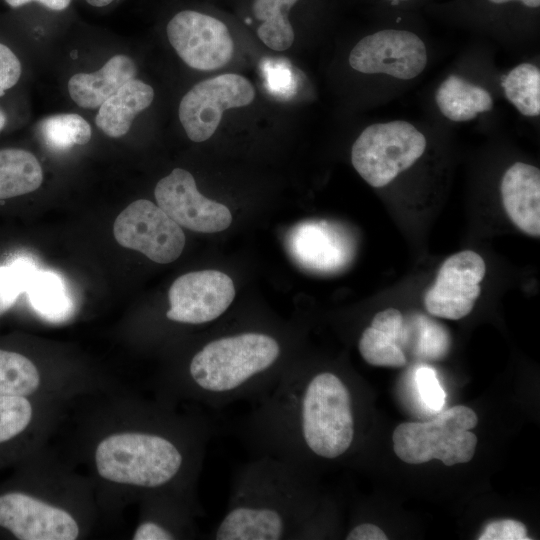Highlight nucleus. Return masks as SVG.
Segmentation results:
<instances>
[{"label":"nucleus","mask_w":540,"mask_h":540,"mask_svg":"<svg viewBox=\"0 0 540 540\" xmlns=\"http://www.w3.org/2000/svg\"><path fill=\"white\" fill-rule=\"evenodd\" d=\"M371 327L392 338L402 350L407 346V328L399 310L388 308L378 312L372 319Z\"/></svg>","instance_id":"7c9ffc66"},{"label":"nucleus","mask_w":540,"mask_h":540,"mask_svg":"<svg viewBox=\"0 0 540 540\" xmlns=\"http://www.w3.org/2000/svg\"><path fill=\"white\" fill-rule=\"evenodd\" d=\"M234 297V283L227 274L217 270L189 272L172 283L166 318L182 324H206L222 316Z\"/></svg>","instance_id":"9b49d317"},{"label":"nucleus","mask_w":540,"mask_h":540,"mask_svg":"<svg viewBox=\"0 0 540 540\" xmlns=\"http://www.w3.org/2000/svg\"><path fill=\"white\" fill-rule=\"evenodd\" d=\"M42 181V167L31 152L16 148L0 150V200L33 192Z\"/></svg>","instance_id":"aec40b11"},{"label":"nucleus","mask_w":540,"mask_h":540,"mask_svg":"<svg viewBox=\"0 0 540 540\" xmlns=\"http://www.w3.org/2000/svg\"><path fill=\"white\" fill-rule=\"evenodd\" d=\"M282 341L258 330L223 334L206 341L187 365V387L201 401L218 409L264 396L289 364Z\"/></svg>","instance_id":"7ed1b4c3"},{"label":"nucleus","mask_w":540,"mask_h":540,"mask_svg":"<svg viewBox=\"0 0 540 540\" xmlns=\"http://www.w3.org/2000/svg\"><path fill=\"white\" fill-rule=\"evenodd\" d=\"M33 309L51 322L67 320L74 312V303L59 275L52 271L31 270L25 291Z\"/></svg>","instance_id":"6ab92c4d"},{"label":"nucleus","mask_w":540,"mask_h":540,"mask_svg":"<svg viewBox=\"0 0 540 540\" xmlns=\"http://www.w3.org/2000/svg\"><path fill=\"white\" fill-rule=\"evenodd\" d=\"M21 63L14 52L0 43V97L20 79Z\"/></svg>","instance_id":"473e14b6"},{"label":"nucleus","mask_w":540,"mask_h":540,"mask_svg":"<svg viewBox=\"0 0 540 540\" xmlns=\"http://www.w3.org/2000/svg\"><path fill=\"white\" fill-rule=\"evenodd\" d=\"M315 490L310 473L269 456L235 470L213 540H296L313 536Z\"/></svg>","instance_id":"f03ea898"},{"label":"nucleus","mask_w":540,"mask_h":540,"mask_svg":"<svg viewBox=\"0 0 540 540\" xmlns=\"http://www.w3.org/2000/svg\"><path fill=\"white\" fill-rule=\"evenodd\" d=\"M252 404L231 431L254 456H269L309 472L314 461L344 457L355 442L353 391L334 371L289 365Z\"/></svg>","instance_id":"f257e3e1"},{"label":"nucleus","mask_w":540,"mask_h":540,"mask_svg":"<svg viewBox=\"0 0 540 540\" xmlns=\"http://www.w3.org/2000/svg\"><path fill=\"white\" fill-rule=\"evenodd\" d=\"M415 383L427 408L438 411L444 406L446 395L433 369L420 366L415 373Z\"/></svg>","instance_id":"c85d7f7f"},{"label":"nucleus","mask_w":540,"mask_h":540,"mask_svg":"<svg viewBox=\"0 0 540 540\" xmlns=\"http://www.w3.org/2000/svg\"><path fill=\"white\" fill-rule=\"evenodd\" d=\"M506 99L526 117L540 114V69L529 62L513 67L502 77Z\"/></svg>","instance_id":"412c9836"},{"label":"nucleus","mask_w":540,"mask_h":540,"mask_svg":"<svg viewBox=\"0 0 540 540\" xmlns=\"http://www.w3.org/2000/svg\"><path fill=\"white\" fill-rule=\"evenodd\" d=\"M201 459L184 453L175 439L156 432L113 434L102 440L95 453L99 474L110 481L155 489L173 483L191 464Z\"/></svg>","instance_id":"20e7f679"},{"label":"nucleus","mask_w":540,"mask_h":540,"mask_svg":"<svg viewBox=\"0 0 540 540\" xmlns=\"http://www.w3.org/2000/svg\"><path fill=\"white\" fill-rule=\"evenodd\" d=\"M290 9L298 0H277Z\"/></svg>","instance_id":"58836bf2"},{"label":"nucleus","mask_w":540,"mask_h":540,"mask_svg":"<svg viewBox=\"0 0 540 540\" xmlns=\"http://www.w3.org/2000/svg\"><path fill=\"white\" fill-rule=\"evenodd\" d=\"M153 98V88L133 78L100 106L96 125L109 137H121L129 131L135 116L150 106Z\"/></svg>","instance_id":"f3484780"},{"label":"nucleus","mask_w":540,"mask_h":540,"mask_svg":"<svg viewBox=\"0 0 540 540\" xmlns=\"http://www.w3.org/2000/svg\"><path fill=\"white\" fill-rule=\"evenodd\" d=\"M358 350L365 362L372 366L400 368L407 363L401 347L388 335L371 326L363 330Z\"/></svg>","instance_id":"393cba45"},{"label":"nucleus","mask_w":540,"mask_h":540,"mask_svg":"<svg viewBox=\"0 0 540 540\" xmlns=\"http://www.w3.org/2000/svg\"><path fill=\"white\" fill-rule=\"evenodd\" d=\"M44 143L53 150H66L74 145L87 144L92 137L89 123L74 113L57 114L39 123Z\"/></svg>","instance_id":"5701e85b"},{"label":"nucleus","mask_w":540,"mask_h":540,"mask_svg":"<svg viewBox=\"0 0 540 540\" xmlns=\"http://www.w3.org/2000/svg\"><path fill=\"white\" fill-rule=\"evenodd\" d=\"M40 384L36 366L22 354L0 349V396H28Z\"/></svg>","instance_id":"b1692460"},{"label":"nucleus","mask_w":540,"mask_h":540,"mask_svg":"<svg viewBox=\"0 0 540 540\" xmlns=\"http://www.w3.org/2000/svg\"><path fill=\"white\" fill-rule=\"evenodd\" d=\"M500 193L510 220L524 233L540 235V170L524 162H516L504 172Z\"/></svg>","instance_id":"2eb2a0df"},{"label":"nucleus","mask_w":540,"mask_h":540,"mask_svg":"<svg viewBox=\"0 0 540 540\" xmlns=\"http://www.w3.org/2000/svg\"><path fill=\"white\" fill-rule=\"evenodd\" d=\"M32 1H36L54 11H62L66 9L71 2V0H5V2L13 8L21 7Z\"/></svg>","instance_id":"c9c22d12"},{"label":"nucleus","mask_w":540,"mask_h":540,"mask_svg":"<svg viewBox=\"0 0 540 540\" xmlns=\"http://www.w3.org/2000/svg\"><path fill=\"white\" fill-rule=\"evenodd\" d=\"M157 205L177 224L201 233H215L232 222L230 210L221 203L203 196L192 174L176 168L156 184Z\"/></svg>","instance_id":"ddd939ff"},{"label":"nucleus","mask_w":540,"mask_h":540,"mask_svg":"<svg viewBox=\"0 0 540 540\" xmlns=\"http://www.w3.org/2000/svg\"><path fill=\"white\" fill-rule=\"evenodd\" d=\"M134 540H171L172 536L151 521H144L136 529Z\"/></svg>","instance_id":"f704fd0d"},{"label":"nucleus","mask_w":540,"mask_h":540,"mask_svg":"<svg viewBox=\"0 0 540 540\" xmlns=\"http://www.w3.org/2000/svg\"><path fill=\"white\" fill-rule=\"evenodd\" d=\"M347 540H387L388 537L381 528L372 523H360L349 530Z\"/></svg>","instance_id":"72a5a7b5"},{"label":"nucleus","mask_w":540,"mask_h":540,"mask_svg":"<svg viewBox=\"0 0 540 540\" xmlns=\"http://www.w3.org/2000/svg\"><path fill=\"white\" fill-rule=\"evenodd\" d=\"M135 74L136 66L133 60L118 54L110 58L98 71L73 75L68 81L69 95L78 106L94 109L133 79Z\"/></svg>","instance_id":"dca6fc26"},{"label":"nucleus","mask_w":540,"mask_h":540,"mask_svg":"<svg viewBox=\"0 0 540 540\" xmlns=\"http://www.w3.org/2000/svg\"><path fill=\"white\" fill-rule=\"evenodd\" d=\"M426 147L425 135L408 121L374 123L353 143L351 162L370 186L382 188L412 167Z\"/></svg>","instance_id":"423d86ee"},{"label":"nucleus","mask_w":540,"mask_h":540,"mask_svg":"<svg viewBox=\"0 0 540 540\" xmlns=\"http://www.w3.org/2000/svg\"><path fill=\"white\" fill-rule=\"evenodd\" d=\"M388 1L399 2V1H409V0H388Z\"/></svg>","instance_id":"a19ab883"},{"label":"nucleus","mask_w":540,"mask_h":540,"mask_svg":"<svg viewBox=\"0 0 540 540\" xmlns=\"http://www.w3.org/2000/svg\"><path fill=\"white\" fill-rule=\"evenodd\" d=\"M255 97L252 84L238 74H223L194 85L181 99L179 119L194 142L209 139L226 109L249 105Z\"/></svg>","instance_id":"1a4fd4ad"},{"label":"nucleus","mask_w":540,"mask_h":540,"mask_svg":"<svg viewBox=\"0 0 540 540\" xmlns=\"http://www.w3.org/2000/svg\"><path fill=\"white\" fill-rule=\"evenodd\" d=\"M31 417L32 407L24 396H0V443L22 432Z\"/></svg>","instance_id":"bb28decb"},{"label":"nucleus","mask_w":540,"mask_h":540,"mask_svg":"<svg viewBox=\"0 0 540 540\" xmlns=\"http://www.w3.org/2000/svg\"><path fill=\"white\" fill-rule=\"evenodd\" d=\"M113 234L121 246L160 264L175 261L186 241L181 226L146 199L132 202L117 216Z\"/></svg>","instance_id":"0eeeda50"},{"label":"nucleus","mask_w":540,"mask_h":540,"mask_svg":"<svg viewBox=\"0 0 540 540\" xmlns=\"http://www.w3.org/2000/svg\"><path fill=\"white\" fill-rule=\"evenodd\" d=\"M435 102L441 114L453 122L470 121L494 106L488 90L458 75H450L440 83Z\"/></svg>","instance_id":"a211bd4d"},{"label":"nucleus","mask_w":540,"mask_h":540,"mask_svg":"<svg viewBox=\"0 0 540 540\" xmlns=\"http://www.w3.org/2000/svg\"><path fill=\"white\" fill-rule=\"evenodd\" d=\"M0 526L20 540H74L79 533L68 512L19 492L0 496Z\"/></svg>","instance_id":"4468645a"},{"label":"nucleus","mask_w":540,"mask_h":540,"mask_svg":"<svg viewBox=\"0 0 540 540\" xmlns=\"http://www.w3.org/2000/svg\"><path fill=\"white\" fill-rule=\"evenodd\" d=\"M166 32L179 57L193 69L215 70L232 59L234 44L229 30L212 16L181 11L169 21Z\"/></svg>","instance_id":"9d476101"},{"label":"nucleus","mask_w":540,"mask_h":540,"mask_svg":"<svg viewBox=\"0 0 540 540\" xmlns=\"http://www.w3.org/2000/svg\"><path fill=\"white\" fill-rule=\"evenodd\" d=\"M494 4H504L511 1H519L523 5L529 8H538L540 6V0H488Z\"/></svg>","instance_id":"e433bc0d"},{"label":"nucleus","mask_w":540,"mask_h":540,"mask_svg":"<svg viewBox=\"0 0 540 540\" xmlns=\"http://www.w3.org/2000/svg\"><path fill=\"white\" fill-rule=\"evenodd\" d=\"M413 329L415 335L407 322V346L412 342V346L422 358L439 360L446 355L450 346V337L447 330L435 321L426 316H419L413 319Z\"/></svg>","instance_id":"a878e982"},{"label":"nucleus","mask_w":540,"mask_h":540,"mask_svg":"<svg viewBox=\"0 0 540 540\" xmlns=\"http://www.w3.org/2000/svg\"><path fill=\"white\" fill-rule=\"evenodd\" d=\"M486 273L483 258L472 250L448 257L424 296L427 311L440 318L459 320L467 316L478 299Z\"/></svg>","instance_id":"f8f14e48"},{"label":"nucleus","mask_w":540,"mask_h":540,"mask_svg":"<svg viewBox=\"0 0 540 540\" xmlns=\"http://www.w3.org/2000/svg\"><path fill=\"white\" fill-rule=\"evenodd\" d=\"M289 10L277 0H254V15L262 21L257 34L272 50L284 51L293 44L294 31L287 18Z\"/></svg>","instance_id":"4be33fe9"},{"label":"nucleus","mask_w":540,"mask_h":540,"mask_svg":"<svg viewBox=\"0 0 540 540\" xmlns=\"http://www.w3.org/2000/svg\"><path fill=\"white\" fill-rule=\"evenodd\" d=\"M6 123V115L3 110L0 109V131L4 128Z\"/></svg>","instance_id":"ea45409f"},{"label":"nucleus","mask_w":540,"mask_h":540,"mask_svg":"<svg viewBox=\"0 0 540 540\" xmlns=\"http://www.w3.org/2000/svg\"><path fill=\"white\" fill-rule=\"evenodd\" d=\"M427 62L423 40L411 31L400 29H384L367 35L349 54V64L355 71L402 81L418 77Z\"/></svg>","instance_id":"6e6552de"},{"label":"nucleus","mask_w":540,"mask_h":540,"mask_svg":"<svg viewBox=\"0 0 540 540\" xmlns=\"http://www.w3.org/2000/svg\"><path fill=\"white\" fill-rule=\"evenodd\" d=\"M311 231H306L311 236V242L305 240L306 242L312 243V246H304V251L311 254L310 259L312 264L317 262V267H327V262L329 266H333L339 257L335 256V253L339 254L340 250L335 247L336 241L332 239L327 232L323 231V228H309ZM340 255V254H339Z\"/></svg>","instance_id":"c756f323"},{"label":"nucleus","mask_w":540,"mask_h":540,"mask_svg":"<svg viewBox=\"0 0 540 540\" xmlns=\"http://www.w3.org/2000/svg\"><path fill=\"white\" fill-rule=\"evenodd\" d=\"M478 423L469 407L457 405L426 422L399 424L393 434V449L408 464L438 459L446 466L469 462L475 453L477 436L471 431Z\"/></svg>","instance_id":"39448f33"},{"label":"nucleus","mask_w":540,"mask_h":540,"mask_svg":"<svg viewBox=\"0 0 540 540\" xmlns=\"http://www.w3.org/2000/svg\"><path fill=\"white\" fill-rule=\"evenodd\" d=\"M88 4L94 7H104L114 0H85Z\"/></svg>","instance_id":"4c0bfd02"},{"label":"nucleus","mask_w":540,"mask_h":540,"mask_svg":"<svg viewBox=\"0 0 540 540\" xmlns=\"http://www.w3.org/2000/svg\"><path fill=\"white\" fill-rule=\"evenodd\" d=\"M479 540H529L526 526L514 519L496 520L488 523Z\"/></svg>","instance_id":"2f4dec72"},{"label":"nucleus","mask_w":540,"mask_h":540,"mask_svg":"<svg viewBox=\"0 0 540 540\" xmlns=\"http://www.w3.org/2000/svg\"><path fill=\"white\" fill-rule=\"evenodd\" d=\"M31 261L18 258L8 265H0V316L8 311L25 290Z\"/></svg>","instance_id":"cd10ccee"}]
</instances>
